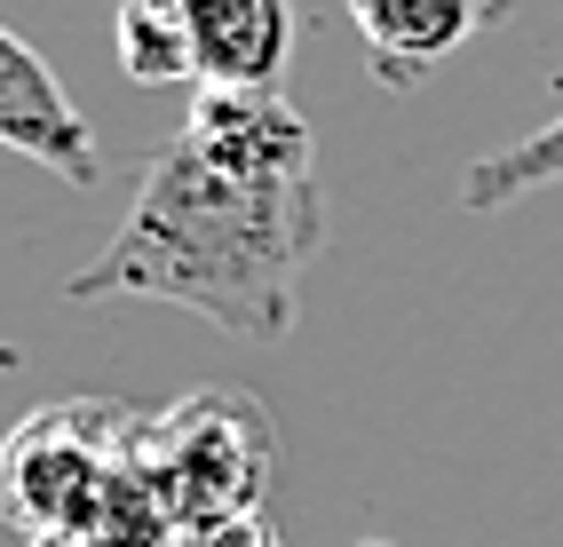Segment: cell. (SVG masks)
<instances>
[{"instance_id":"obj_6","label":"cell","mask_w":563,"mask_h":547,"mask_svg":"<svg viewBox=\"0 0 563 547\" xmlns=\"http://www.w3.org/2000/svg\"><path fill=\"white\" fill-rule=\"evenodd\" d=\"M199 88H278L294 64V0H183Z\"/></svg>"},{"instance_id":"obj_5","label":"cell","mask_w":563,"mask_h":547,"mask_svg":"<svg viewBox=\"0 0 563 547\" xmlns=\"http://www.w3.org/2000/svg\"><path fill=\"white\" fill-rule=\"evenodd\" d=\"M357 41H365V71L382 88H421L437 64H453L476 32H493L508 16V0H342Z\"/></svg>"},{"instance_id":"obj_4","label":"cell","mask_w":563,"mask_h":547,"mask_svg":"<svg viewBox=\"0 0 563 547\" xmlns=\"http://www.w3.org/2000/svg\"><path fill=\"white\" fill-rule=\"evenodd\" d=\"M0 143L24 159H41L48 175L96 191L103 182V159H96V135L80 120V103L64 96V80L41 64V48H24L9 24H0Z\"/></svg>"},{"instance_id":"obj_10","label":"cell","mask_w":563,"mask_h":547,"mask_svg":"<svg viewBox=\"0 0 563 547\" xmlns=\"http://www.w3.org/2000/svg\"><path fill=\"white\" fill-rule=\"evenodd\" d=\"M24 547H88V539H71V532H41V539H24Z\"/></svg>"},{"instance_id":"obj_8","label":"cell","mask_w":563,"mask_h":547,"mask_svg":"<svg viewBox=\"0 0 563 547\" xmlns=\"http://www.w3.org/2000/svg\"><path fill=\"white\" fill-rule=\"evenodd\" d=\"M111 48H120L128 80H143V88L199 80V71H191V9H183V0H120Z\"/></svg>"},{"instance_id":"obj_2","label":"cell","mask_w":563,"mask_h":547,"mask_svg":"<svg viewBox=\"0 0 563 547\" xmlns=\"http://www.w3.org/2000/svg\"><path fill=\"white\" fill-rule=\"evenodd\" d=\"M135 445H143V468L159 477V492L175 507V539L191 524L262 507L271 468H278V428L239 389H191L183 405L143 413Z\"/></svg>"},{"instance_id":"obj_1","label":"cell","mask_w":563,"mask_h":547,"mask_svg":"<svg viewBox=\"0 0 563 547\" xmlns=\"http://www.w3.org/2000/svg\"><path fill=\"white\" fill-rule=\"evenodd\" d=\"M325 246V191L318 175H246L207 159L191 135H167L143 159L135 206L111 246L64 286L71 302H175L239 342H286L294 278Z\"/></svg>"},{"instance_id":"obj_9","label":"cell","mask_w":563,"mask_h":547,"mask_svg":"<svg viewBox=\"0 0 563 547\" xmlns=\"http://www.w3.org/2000/svg\"><path fill=\"white\" fill-rule=\"evenodd\" d=\"M175 547H286L278 524L262 516V507H246V516H214V524H191Z\"/></svg>"},{"instance_id":"obj_3","label":"cell","mask_w":563,"mask_h":547,"mask_svg":"<svg viewBox=\"0 0 563 547\" xmlns=\"http://www.w3.org/2000/svg\"><path fill=\"white\" fill-rule=\"evenodd\" d=\"M128 436H135V405H103V397L24 413L0 445V524H16L24 539L41 532L88 539Z\"/></svg>"},{"instance_id":"obj_7","label":"cell","mask_w":563,"mask_h":547,"mask_svg":"<svg viewBox=\"0 0 563 547\" xmlns=\"http://www.w3.org/2000/svg\"><path fill=\"white\" fill-rule=\"evenodd\" d=\"M555 182H563V112H555L548 127H532V135L500 143V152L468 159L461 206H468V214H500V206L532 199V191H555Z\"/></svg>"},{"instance_id":"obj_11","label":"cell","mask_w":563,"mask_h":547,"mask_svg":"<svg viewBox=\"0 0 563 547\" xmlns=\"http://www.w3.org/2000/svg\"><path fill=\"white\" fill-rule=\"evenodd\" d=\"M357 547H389V539H357Z\"/></svg>"}]
</instances>
